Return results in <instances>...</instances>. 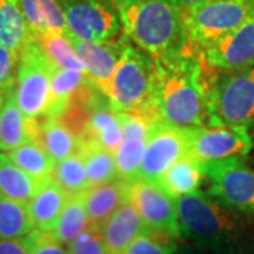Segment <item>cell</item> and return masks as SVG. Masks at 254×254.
Segmentation results:
<instances>
[{
	"label": "cell",
	"mask_w": 254,
	"mask_h": 254,
	"mask_svg": "<svg viewBox=\"0 0 254 254\" xmlns=\"http://www.w3.org/2000/svg\"><path fill=\"white\" fill-rule=\"evenodd\" d=\"M213 72L192 46L171 58H153L148 100L160 122L181 128L208 127L206 93Z\"/></svg>",
	"instance_id": "obj_1"
},
{
	"label": "cell",
	"mask_w": 254,
	"mask_h": 254,
	"mask_svg": "<svg viewBox=\"0 0 254 254\" xmlns=\"http://www.w3.org/2000/svg\"><path fill=\"white\" fill-rule=\"evenodd\" d=\"M115 9L127 38L154 60L175 57L190 46L182 11L171 0H118Z\"/></svg>",
	"instance_id": "obj_2"
},
{
	"label": "cell",
	"mask_w": 254,
	"mask_h": 254,
	"mask_svg": "<svg viewBox=\"0 0 254 254\" xmlns=\"http://www.w3.org/2000/svg\"><path fill=\"white\" fill-rule=\"evenodd\" d=\"M181 236L209 249H222L235 240L237 222L230 210L210 195L193 190L175 199Z\"/></svg>",
	"instance_id": "obj_3"
},
{
	"label": "cell",
	"mask_w": 254,
	"mask_h": 254,
	"mask_svg": "<svg viewBox=\"0 0 254 254\" xmlns=\"http://www.w3.org/2000/svg\"><path fill=\"white\" fill-rule=\"evenodd\" d=\"M209 126L247 127L254 123V66L212 75L206 93Z\"/></svg>",
	"instance_id": "obj_4"
},
{
	"label": "cell",
	"mask_w": 254,
	"mask_h": 254,
	"mask_svg": "<svg viewBox=\"0 0 254 254\" xmlns=\"http://www.w3.org/2000/svg\"><path fill=\"white\" fill-rule=\"evenodd\" d=\"M181 11L190 46L202 53L243 24L254 13V3L247 0H208Z\"/></svg>",
	"instance_id": "obj_5"
},
{
	"label": "cell",
	"mask_w": 254,
	"mask_h": 254,
	"mask_svg": "<svg viewBox=\"0 0 254 254\" xmlns=\"http://www.w3.org/2000/svg\"><path fill=\"white\" fill-rule=\"evenodd\" d=\"M54 69L36 37L30 36L18 51L14 96L20 110L30 119H43L50 103Z\"/></svg>",
	"instance_id": "obj_6"
},
{
	"label": "cell",
	"mask_w": 254,
	"mask_h": 254,
	"mask_svg": "<svg viewBox=\"0 0 254 254\" xmlns=\"http://www.w3.org/2000/svg\"><path fill=\"white\" fill-rule=\"evenodd\" d=\"M153 58L125 41L106 98L116 112H130L141 106L150 96Z\"/></svg>",
	"instance_id": "obj_7"
},
{
	"label": "cell",
	"mask_w": 254,
	"mask_h": 254,
	"mask_svg": "<svg viewBox=\"0 0 254 254\" xmlns=\"http://www.w3.org/2000/svg\"><path fill=\"white\" fill-rule=\"evenodd\" d=\"M66 31L91 43H109L122 37L123 24L115 6L100 0H57Z\"/></svg>",
	"instance_id": "obj_8"
},
{
	"label": "cell",
	"mask_w": 254,
	"mask_h": 254,
	"mask_svg": "<svg viewBox=\"0 0 254 254\" xmlns=\"http://www.w3.org/2000/svg\"><path fill=\"white\" fill-rule=\"evenodd\" d=\"M203 177L210 184V195L229 209L254 215V170L240 158L200 164Z\"/></svg>",
	"instance_id": "obj_9"
},
{
	"label": "cell",
	"mask_w": 254,
	"mask_h": 254,
	"mask_svg": "<svg viewBox=\"0 0 254 254\" xmlns=\"http://www.w3.org/2000/svg\"><path fill=\"white\" fill-rule=\"evenodd\" d=\"M253 140L246 127L209 126L190 128L188 157L199 164L246 155Z\"/></svg>",
	"instance_id": "obj_10"
},
{
	"label": "cell",
	"mask_w": 254,
	"mask_h": 254,
	"mask_svg": "<svg viewBox=\"0 0 254 254\" xmlns=\"http://www.w3.org/2000/svg\"><path fill=\"white\" fill-rule=\"evenodd\" d=\"M190 131V128L158 122L151 130L137 178L158 182L170 167L184 157H188Z\"/></svg>",
	"instance_id": "obj_11"
},
{
	"label": "cell",
	"mask_w": 254,
	"mask_h": 254,
	"mask_svg": "<svg viewBox=\"0 0 254 254\" xmlns=\"http://www.w3.org/2000/svg\"><path fill=\"white\" fill-rule=\"evenodd\" d=\"M128 198L140 212L148 229L171 237H180L175 199L157 184L136 178L130 181Z\"/></svg>",
	"instance_id": "obj_12"
},
{
	"label": "cell",
	"mask_w": 254,
	"mask_h": 254,
	"mask_svg": "<svg viewBox=\"0 0 254 254\" xmlns=\"http://www.w3.org/2000/svg\"><path fill=\"white\" fill-rule=\"evenodd\" d=\"M212 69L232 72L254 66V13L243 24L202 53Z\"/></svg>",
	"instance_id": "obj_13"
},
{
	"label": "cell",
	"mask_w": 254,
	"mask_h": 254,
	"mask_svg": "<svg viewBox=\"0 0 254 254\" xmlns=\"http://www.w3.org/2000/svg\"><path fill=\"white\" fill-rule=\"evenodd\" d=\"M66 34L75 54L85 68L86 78L106 96L127 36L125 34V37L122 36L109 43H91L71 36L68 31Z\"/></svg>",
	"instance_id": "obj_14"
},
{
	"label": "cell",
	"mask_w": 254,
	"mask_h": 254,
	"mask_svg": "<svg viewBox=\"0 0 254 254\" xmlns=\"http://www.w3.org/2000/svg\"><path fill=\"white\" fill-rule=\"evenodd\" d=\"M41 119L27 118L18 108L14 88L9 91L0 110V153H7L37 140Z\"/></svg>",
	"instance_id": "obj_15"
},
{
	"label": "cell",
	"mask_w": 254,
	"mask_h": 254,
	"mask_svg": "<svg viewBox=\"0 0 254 254\" xmlns=\"http://www.w3.org/2000/svg\"><path fill=\"white\" fill-rule=\"evenodd\" d=\"M148 227L133 202L126 200L100 227L108 254H122Z\"/></svg>",
	"instance_id": "obj_16"
},
{
	"label": "cell",
	"mask_w": 254,
	"mask_h": 254,
	"mask_svg": "<svg viewBox=\"0 0 254 254\" xmlns=\"http://www.w3.org/2000/svg\"><path fill=\"white\" fill-rule=\"evenodd\" d=\"M130 181L115 180L92 187L83 192V205L88 215L89 226L100 229L102 225L128 200Z\"/></svg>",
	"instance_id": "obj_17"
},
{
	"label": "cell",
	"mask_w": 254,
	"mask_h": 254,
	"mask_svg": "<svg viewBox=\"0 0 254 254\" xmlns=\"http://www.w3.org/2000/svg\"><path fill=\"white\" fill-rule=\"evenodd\" d=\"M122 141L123 131L119 119V112L113 109L110 106L109 99L103 96L92 106L89 126L82 144L92 143L115 154Z\"/></svg>",
	"instance_id": "obj_18"
},
{
	"label": "cell",
	"mask_w": 254,
	"mask_h": 254,
	"mask_svg": "<svg viewBox=\"0 0 254 254\" xmlns=\"http://www.w3.org/2000/svg\"><path fill=\"white\" fill-rule=\"evenodd\" d=\"M66 199L68 193L54 178H51L41 187L36 196L27 203L30 216L37 230L53 232L61 216Z\"/></svg>",
	"instance_id": "obj_19"
},
{
	"label": "cell",
	"mask_w": 254,
	"mask_h": 254,
	"mask_svg": "<svg viewBox=\"0 0 254 254\" xmlns=\"http://www.w3.org/2000/svg\"><path fill=\"white\" fill-rule=\"evenodd\" d=\"M50 180H37L28 175L18 168L6 153H0V193L4 196L28 203Z\"/></svg>",
	"instance_id": "obj_20"
},
{
	"label": "cell",
	"mask_w": 254,
	"mask_h": 254,
	"mask_svg": "<svg viewBox=\"0 0 254 254\" xmlns=\"http://www.w3.org/2000/svg\"><path fill=\"white\" fill-rule=\"evenodd\" d=\"M88 81L82 71L54 66L50 83V103L44 118H61L75 93Z\"/></svg>",
	"instance_id": "obj_21"
},
{
	"label": "cell",
	"mask_w": 254,
	"mask_h": 254,
	"mask_svg": "<svg viewBox=\"0 0 254 254\" xmlns=\"http://www.w3.org/2000/svg\"><path fill=\"white\" fill-rule=\"evenodd\" d=\"M55 163L81 150V143L60 119L43 118L37 140Z\"/></svg>",
	"instance_id": "obj_22"
},
{
	"label": "cell",
	"mask_w": 254,
	"mask_h": 254,
	"mask_svg": "<svg viewBox=\"0 0 254 254\" xmlns=\"http://www.w3.org/2000/svg\"><path fill=\"white\" fill-rule=\"evenodd\" d=\"M203 173L200 164L190 157H184L173 167H170L160 181L157 182L171 198L177 199L182 195L190 193L198 190Z\"/></svg>",
	"instance_id": "obj_23"
},
{
	"label": "cell",
	"mask_w": 254,
	"mask_h": 254,
	"mask_svg": "<svg viewBox=\"0 0 254 254\" xmlns=\"http://www.w3.org/2000/svg\"><path fill=\"white\" fill-rule=\"evenodd\" d=\"M30 36L18 0H0V47L18 53Z\"/></svg>",
	"instance_id": "obj_24"
},
{
	"label": "cell",
	"mask_w": 254,
	"mask_h": 254,
	"mask_svg": "<svg viewBox=\"0 0 254 254\" xmlns=\"http://www.w3.org/2000/svg\"><path fill=\"white\" fill-rule=\"evenodd\" d=\"M6 154L18 168L37 180L53 178L55 161L36 140L18 145L17 148L7 151Z\"/></svg>",
	"instance_id": "obj_25"
},
{
	"label": "cell",
	"mask_w": 254,
	"mask_h": 254,
	"mask_svg": "<svg viewBox=\"0 0 254 254\" xmlns=\"http://www.w3.org/2000/svg\"><path fill=\"white\" fill-rule=\"evenodd\" d=\"M79 153L83 158L89 188L118 180L116 158L113 153L92 143L82 144Z\"/></svg>",
	"instance_id": "obj_26"
},
{
	"label": "cell",
	"mask_w": 254,
	"mask_h": 254,
	"mask_svg": "<svg viewBox=\"0 0 254 254\" xmlns=\"http://www.w3.org/2000/svg\"><path fill=\"white\" fill-rule=\"evenodd\" d=\"M89 226L88 215L83 205V192L68 195L61 216L53 229V235L63 245H69Z\"/></svg>",
	"instance_id": "obj_27"
},
{
	"label": "cell",
	"mask_w": 254,
	"mask_h": 254,
	"mask_svg": "<svg viewBox=\"0 0 254 254\" xmlns=\"http://www.w3.org/2000/svg\"><path fill=\"white\" fill-rule=\"evenodd\" d=\"M34 229L27 203L0 193V239H20Z\"/></svg>",
	"instance_id": "obj_28"
},
{
	"label": "cell",
	"mask_w": 254,
	"mask_h": 254,
	"mask_svg": "<svg viewBox=\"0 0 254 254\" xmlns=\"http://www.w3.org/2000/svg\"><path fill=\"white\" fill-rule=\"evenodd\" d=\"M36 38L54 66L66 68V69H76V71H82L85 73V68L79 61V58L75 54V50L68 38L66 31L47 30L43 34L37 36Z\"/></svg>",
	"instance_id": "obj_29"
},
{
	"label": "cell",
	"mask_w": 254,
	"mask_h": 254,
	"mask_svg": "<svg viewBox=\"0 0 254 254\" xmlns=\"http://www.w3.org/2000/svg\"><path fill=\"white\" fill-rule=\"evenodd\" d=\"M148 138L136 136H125L123 141L115 153L118 177L125 181H133L137 178L140 165L143 163L145 147Z\"/></svg>",
	"instance_id": "obj_30"
},
{
	"label": "cell",
	"mask_w": 254,
	"mask_h": 254,
	"mask_svg": "<svg viewBox=\"0 0 254 254\" xmlns=\"http://www.w3.org/2000/svg\"><path fill=\"white\" fill-rule=\"evenodd\" d=\"M53 178L68 195L81 193L89 188L85 164L79 151L66 157L63 161L55 163Z\"/></svg>",
	"instance_id": "obj_31"
},
{
	"label": "cell",
	"mask_w": 254,
	"mask_h": 254,
	"mask_svg": "<svg viewBox=\"0 0 254 254\" xmlns=\"http://www.w3.org/2000/svg\"><path fill=\"white\" fill-rule=\"evenodd\" d=\"M175 237L147 229L127 246L122 254H174L177 245Z\"/></svg>",
	"instance_id": "obj_32"
},
{
	"label": "cell",
	"mask_w": 254,
	"mask_h": 254,
	"mask_svg": "<svg viewBox=\"0 0 254 254\" xmlns=\"http://www.w3.org/2000/svg\"><path fill=\"white\" fill-rule=\"evenodd\" d=\"M71 254H108L102 233L98 227L88 226L68 245Z\"/></svg>",
	"instance_id": "obj_33"
},
{
	"label": "cell",
	"mask_w": 254,
	"mask_h": 254,
	"mask_svg": "<svg viewBox=\"0 0 254 254\" xmlns=\"http://www.w3.org/2000/svg\"><path fill=\"white\" fill-rule=\"evenodd\" d=\"M30 254H71L69 249L58 242L53 232H43L34 229L28 233Z\"/></svg>",
	"instance_id": "obj_34"
},
{
	"label": "cell",
	"mask_w": 254,
	"mask_h": 254,
	"mask_svg": "<svg viewBox=\"0 0 254 254\" xmlns=\"http://www.w3.org/2000/svg\"><path fill=\"white\" fill-rule=\"evenodd\" d=\"M18 53L0 47V93L7 95L14 88Z\"/></svg>",
	"instance_id": "obj_35"
},
{
	"label": "cell",
	"mask_w": 254,
	"mask_h": 254,
	"mask_svg": "<svg viewBox=\"0 0 254 254\" xmlns=\"http://www.w3.org/2000/svg\"><path fill=\"white\" fill-rule=\"evenodd\" d=\"M18 4L23 10L24 17L27 20L31 36H40V34H43L44 31L48 30L40 0H18Z\"/></svg>",
	"instance_id": "obj_36"
},
{
	"label": "cell",
	"mask_w": 254,
	"mask_h": 254,
	"mask_svg": "<svg viewBox=\"0 0 254 254\" xmlns=\"http://www.w3.org/2000/svg\"><path fill=\"white\" fill-rule=\"evenodd\" d=\"M0 254H30L28 235L20 239H0Z\"/></svg>",
	"instance_id": "obj_37"
},
{
	"label": "cell",
	"mask_w": 254,
	"mask_h": 254,
	"mask_svg": "<svg viewBox=\"0 0 254 254\" xmlns=\"http://www.w3.org/2000/svg\"><path fill=\"white\" fill-rule=\"evenodd\" d=\"M174 4L178 7L180 10L190 9V7H193L196 4H200L203 1H208V0H171Z\"/></svg>",
	"instance_id": "obj_38"
},
{
	"label": "cell",
	"mask_w": 254,
	"mask_h": 254,
	"mask_svg": "<svg viewBox=\"0 0 254 254\" xmlns=\"http://www.w3.org/2000/svg\"><path fill=\"white\" fill-rule=\"evenodd\" d=\"M100 1H103V3H108V4H112V6H115L118 0H100Z\"/></svg>",
	"instance_id": "obj_39"
},
{
	"label": "cell",
	"mask_w": 254,
	"mask_h": 254,
	"mask_svg": "<svg viewBox=\"0 0 254 254\" xmlns=\"http://www.w3.org/2000/svg\"><path fill=\"white\" fill-rule=\"evenodd\" d=\"M4 98H6V95H1V93H0V110H1V106H3V103H4Z\"/></svg>",
	"instance_id": "obj_40"
},
{
	"label": "cell",
	"mask_w": 254,
	"mask_h": 254,
	"mask_svg": "<svg viewBox=\"0 0 254 254\" xmlns=\"http://www.w3.org/2000/svg\"><path fill=\"white\" fill-rule=\"evenodd\" d=\"M247 1H250V3H254V0H247Z\"/></svg>",
	"instance_id": "obj_41"
}]
</instances>
